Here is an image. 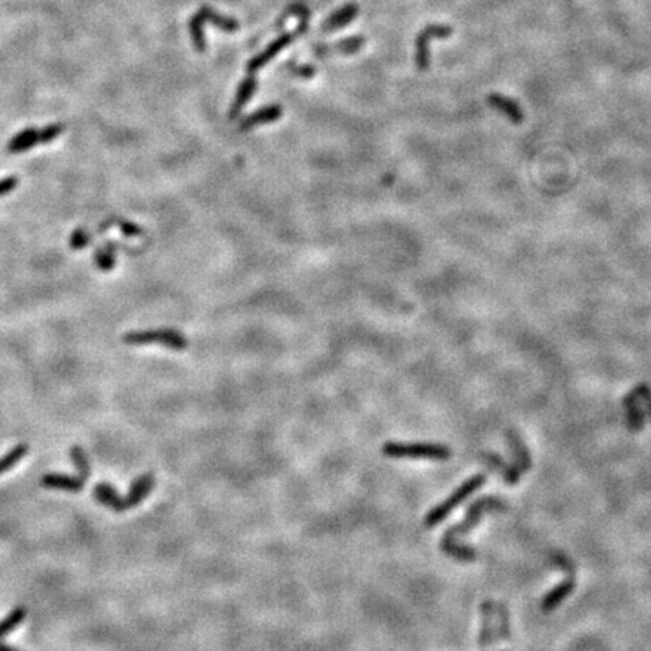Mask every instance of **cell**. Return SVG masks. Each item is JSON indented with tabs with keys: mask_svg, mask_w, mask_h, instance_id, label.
<instances>
[{
	"mask_svg": "<svg viewBox=\"0 0 651 651\" xmlns=\"http://www.w3.org/2000/svg\"><path fill=\"white\" fill-rule=\"evenodd\" d=\"M489 509L490 512L492 509H505V504L501 499H497V497H492V496L482 497V499L477 501L467 509L466 517L460 525H455L445 532L442 543H440L442 551L460 561H475L477 552L474 551V549L460 547L458 544H455V537L457 535L467 534L480 522L481 514L484 512H489Z\"/></svg>",
	"mask_w": 651,
	"mask_h": 651,
	"instance_id": "6da1fadb",
	"label": "cell"
},
{
	"mask_svg": "<svg viewBox=\"0 0 651 651\" xmlns=\"http://www.w3.org/2000/svg\"><path fill=\"white\" fill-rule=\"evenodd\" d=\"M152 487H154V477L151 474H145L132 484L130 492L122 497L107 482L97 484L94 487V497L101 505H105L117 513H122L142 502Z\"/></svg>",
	"mask_w": 651,
	"mask_h": 651,
	"instance_id": "7a4b0ae2",
	"label": "cell"
},
{
	"mask_svg": "<svg viewBox=\"0 0 651 651\" xmlns=\"http://www.w3.org/2000/svg\"><path fill=\"white\" fill-rule=\"evenodd\" d=\"M381 452L391 458H425V460L445 462L451 458L452 451L440 443H403L388 442Z\"/></svg>",
	"mask_w": 651,
	"mask_h": 651,
	"instance_id": "3957f363",
	"label": "cell"
},
{
	"mask_svg": "<svg viewBox=\"0 0 651 651\" xmlns=\"http://www.w3.org/2000/svg\"><path fill=\"white\" fill-rule=\"evenodd\" d=\"M487 481V477L486 475H482V474H478L475 477H472L469 480H466L460 487H458L448 499H445L442 504H439L438 507H434L431 512L425 516V520H424V525L427 528H433V526H436L439 525V523L442 520L446 519V516L451 514L452 509L455 507L460 505L466 497H469L472 493H474L475 490H478L481 486H484V484H486Z\"/></svg>",
	"mask_w": 651,
	"mask_h": 651,
	"instance_id": "277c9868",
	"label": "cell"
},
{
	"mask_svg": "<svg viewBox=\"0 0 651 651\" xmlns=\"http://www.w3.org/2000/svg\"><path fill=\"white\" fill-rule=\"evenodd\" d=\"M124 344L129 346H147V344H160L172 350H184L189 342L180 332L172 329H154V330H137L124 335Z\"/></svg>",
	"mask_w": 651,
	"mask_h": 651,
	"instance_id": "5b68a950",
	"label": "cell"
},
{
	"mask_svg": "<svg viewBox=\"0 0 651 651\" xmlns=\"http://www.w3.org/2000/svg\"><path fill=\"white\" fill-rule=\"evenodd\" d=\"M300 35V32L296 29L295 32H285L282 33L280 36H277L275 41H272L269 46H267L261 53H258L257 56H253L249 62H248V65H246V70L249 74H255L258 70H261L263 67H265L267 63H269L275 56H277L280 52H282V50L290 46L291 43H295L296 41V38Z\"/></svg>",
	"mask_w": 651,
	"mask_h": 651,
	"instance_id": "8992f818",
	"label": "cell"
},
{
	"mask_svg": "<svg viewBox=\"0 0 651 651\" xmlns=\"http://www.w3.org/2000/svg\"><path fill=\"white\" fill-rule=\"evenodd\" d=\"M452 33V29L450 26H442V24H430L423 32H420L416 38V67L424 71L428 68L430 63V55H428V41L433 40V38H448Z\"/></svg>",
	"mask_w": 651,
	"mask_h": 651,
	"instance_id": "52a82bcc",
	"label": "cell"
},
{
	"mask_svg": "<svg viewBox=\"0 0 651 651\" xmlns=\"http://www.w3.org/2000/svg\"><path fill=\"white\" fill-rule=\"evenodd\" d=\"M365 44V36L356 35L351 38H346L334 44H317L312 47V53L317 58H324L330 55H353L357 53Z\"/></svg>",
	"mask_w": 651,
	"mask_h": 651,
	"instance_id": "ba28073f",
	"label": "cell"
},
{
	"mask_svg": "<svg viewBox=\"0 0 651 651\" xmlns=\"http://www.w3.org/2000/svg\"><path fill=\"white\" fill-rule=\"evenodd\" d=\"M257 88H258V80H257V78H255L253 74H249L246 79H243L240 82V85L237 88V92H235V98H234L231 109H229V113H228L229 120L235 121L240 117L241 110H243V107L249 103L250 98L255 94V91H257Z\"/></svg>",
	"mask_w": 651,
	"mask_h": 651,
	"instance_id": "9c48e42d",
	"label": "cell"
},
{
	"mask_svg": "<svg viewBox=\"0 0 651 651\" xmlns=\"http://www.w3.org/2000/svg\"><path fill=\"white\" fill-rule=\"evenodd\" d=\"M280 117H282V107H280L279 105L264 106V107H260L257 112L248 115L245 120H241V122L238 125V130L249 132V130L255 129V127L272 124V122L277 121Z\"/></svg>",
	"mask_w": 651,
	"mask_h": 651,
	"instance_id": "30bf717a",
	"label": "cell"
},
{
	"mask_svg": "<svg viewBox=\"0 0 651 651\" xmlns=\"http://www.w3.org/2000/svg\"><path fill=\"white\" fill-rule=\"evenodd\" d=\"M359 14V6L356 4H347L342 8L337 9L323 21L322 24V31L323 32H334L338 29L346 28L347 24H350L356 17Z\"/></svg>",
	"mask_w": 651,
	"mask_h": 651,
	"instance_id": "8fae6325",
	"label": "cell"
},
{
	"mask_svg": "<svg viewBox=\"0 0 651 651\" xmlns=\"http://www.w3.org/2000/svg\"><path fill=\"white\" fill-rule=\"evenodd\" d=\"M88 477H70V475H59V474H48L41 478V486L46 489H56V490H67V492H80Z\"/></svg>",
	"mask_w": 651,
	"mask_h": 651,
	"instance_id": "7c38bea8",
	"label": "cell"
},
{
	"mask_svg": "<svg viewBox=\"0 0 651 651\" xmlns=\"http://www.w3.org/2000/svg\"><path fill=\"white\" fill-rule=\"evenodd\" d=\"M573 590H574V573L568 574V579H566L563 583L555 586L552 591H549L544 596V598L541 600V609L546 612H551V610L556 609L561 603H563V600L567 598L573 593Z\"/></svg>",
	"mask_w": 651,
	"mask_h": 651,
	"instance_id": "4fadbf2b",
	"label": "cell"
},
{
	"mask_svg": "<svg viewBox=\"0 0 651 651\" xmlns=\"http://www.w3.org/2000/svg\"><path fill=\"white\" fill-rule=\"evenodd\" d=\"M623 407H624V411H625V416H628V425L632 431H640L644 428V418H645V413L644 411L641 408V404H640V398H637V395L635 393V391H632L630 393H628L624 397L623 400Z\"/></svg>",
	"mask_w": 651,
	"mask_h": 651,
	"instance_id": "5bb4252c",
	"label": "cell"
},
{
	"mask_svg": "<svg viewBox=\"0 0 651 651\" xmlns=\"http://www.w3.org/2000/svg\"><path fill=\"white\" fill-rule=\"evenodd\" d=\"M487 103L496 110L504 113L513 124H520L523 121V110L514 100L504 97L501 94H490L487 97Z\"/></svg>",
	"mask_w": 651,
	"mask_h": 651,
	"instance_id": "9a60e30c",
	"label": "cell"
},
{
	"mask_svg": "<svg viewBox=\"0 0 651 651\" xmlns=\"http://www.w3.org/2000/svg\"><path fill=\"white\" fill-rule=\"evenodd\" d=\"M196 14L202 18L203 23H211L213 26L219 28L223 32H235L240 28V24L235 18L223 16V14H221V12L214 11L210 6H202Z\"/></svg>",
	"mask_w": 651,
	"mask_h": 651,
	"instance_id": "2e32d148",
	"label": "cell"
},
{
	"mask_svg": "<svg viewBox=\"0 0 651 651\" xmlns=\"http://www.w3.org/2000/svg\"><path fill=\"white\" fill-rule=\"evenodd\" d=\"M290 17H297L299 18V28L297 31L300 32V35L306 33V31H308L309 28V20H311V11L309 8L306 6L305 4H300V2H296V4H291L282 16H280V18L276 21V28H284V24L287 23V20Z\"/></svg>",
	"mask_w": 651,
	"mask_h": 651,
	"instance_id": "e0dca14e",
	"label": "cell"
},
{
	"mask_svg": "<svg viewBox=\"0 0 651 651\" xmlns=\"http://www.w3.org/2000/svg\"><path fill=\"white\" fill-rule=\"evenodd\" d=\"M36 144H40V130L36 129H24L9 140L8 152L11 154H20V152L32 149Z\"/></svg>",
	"mask_w": 651,
	"mask_h": 651,
	"instance_id": "ac0fdd59",
	"label": "cell"
},
{
	"mask_svg": "<svg viewBox=\"0 0 651 651\" xmlns=\"http://www.w3.org/2000/svg\"><path fill=\"white\" fill-rule=\"evenodd\" d=\"M481 614H482V625H481V635H480V647L486 648L493 644V617H494V606L490 600H486L481 605Z\"/></svg>",
	"mask_w": 651,
	"mask_h": 651,
	"instance_id": "d6986e66",
	"label": "cell"
},
{
	"mask_svg": "<svg viewBox=\"0 0 651 651\" xmlns=\"http://www.w3.org/2000/svg\"><path fill=\"white\" fill-rule=\"evenodd\" d=\"M203 28H206V23L202 21V18L198 14H195L194 17L190 18V21H189L190 38H191V43H194L195 48L198 50L199 53L206 52V48H207L206 31H203Z\"/></svg>",
	"mask_w": 651,
	"mask_h": 651,
	"instance_id": "ffe728a7",
	"label": "cell"
},
{
	"mask_svg": "<svg viewBox=\"0 0 651 651\" xmlns=\"http://www.w3.org/2000/svg\"><path fill=\"white\" fill-rule=\"evenodd\" d=\"M118 248L112 241H107L105 248H98L94 253V261L100 270L103 272H110L115 267V253H117Z\"/></svg>",
	"mask_w": 651,
	"mask_h": 651,
	"instance_id": "44dd1931",
	"label": "cell"
},
{
	"mask_svg": "<svg viewBox=\"0 0 651 651\" xmlns=\"http://www.w3.org/2000/svg\"><path fill=\"white\" fill-rule=\"evenodd\" d=\"M28 452H29V445L20 443V445L14 446V448H12L8 454L0 457V475L5 474V472H8L11 467H14Z\"/></svg>",
	"mask_w": 651,
	"mask_h": 651,
	"instance_id": "7402d4cb",
	"label": "cell"
},
{
	"mask_svg": "<svg viewBox=\"0 0 651 651\" xmlns=\"http://www.w3.org/2000/svg\"><path fill=\"white\" fill-rule=\"evenodd\" d=\"M26 614H28V610L24 609V608H16L14 610H11L9 614L0 621V640H2V637L5 635H8L9 632L14 630L17 625L26 618Z\"/></svg>",
	"mask_w": 651,
	"mask_h": 651,
	"instance_id": "603a6c76",
	"label": "cell"
},
{
	"mask_svg": "<svg viewBox=\"0 0 651 651\" xmlns=\"http://www.w3.org/2000/svg\"><path fill=\"white\" fill-rule=\"evenodd\" d=\"M70 454H71V458H73V463L75 465V467H78V470H79V474L89 478V475H91V467H89V462H88V457H86L85 451L80 448V446L75 445L71 448Z\"/></svg>",
	"mask_w": 651,
	"mask_h": 651,
	"instance_id": "cb8c5ba5",
	"label": "cell"
},
{
	"mask_svg": "<svg viewBox=\"0 0 651 651\" xmlns=\"http://www.w3.org/2000/svg\"><path fill=\"white\" fill-rule=\"evenodd\" d=\"M91 243V235L85 228H78L70 235V248L74 250H82Z\"/></svg>",
	"mask_w": 651,
	"mask_h": 651,
	"instance_id": "d4e9b609",
	"label": "cell"
},
{
	"mask_svg": "<svg viewBox=\"0 0 651 651\" xmlns=\"http://www.w3.org/2000/svg\"><path fill=\"white\" fill-rule=\"evenodd\" d=\"M63 130H65V125L59 124V122L44 127L43 130H40V144L52 142V140H55L58 136H60L63 133Z\"/></svg>",
	"mask_w": 651,
	"mask_h": 651,
	"instance_id": "484cf974",
	"label": "cell"
},
{
	"mask_svg": "<svg viewBox=\"0 0 651 651\" xmlns=\"http://www.w3.org/2000/svg\"><path fill=\"white\" fill-rule=\"evenodd\" d=\"M497 617H499V633H497V637H501L502 641H509V623H508V609L505 608V603L497 605Z\"/></svg>",
	"mask_w": 651,
	"mask_h": 651,
	"instance_id": "4316f807",
	"label": "cell"
},
{
	"mask_svg": "<svg viewBox=\"0 0 651 651\" xmlns=\"http://www.w3.org/2000/svg\"><path fill=\"white\" fill-rule=\"evenodd\" d=\"M633 391L637 395V398L645 403L648 415L651 418V388L647 385V383H640V385H636V388Z\"/></svg>",
	"mask_w": 651,
	"mask_h": 651,
	"instance_id": "83f0119b",
	"label": "cell"
},
{
	"mask_svg": "<svg viewBox=\"0 0 651 651\" xmlns=\"http://www.w3.org/2000/svg\"><path fill=\"white\" fill-rule=\"evenodd\" d=\"M290 71H291V74L297 75V78L311 79L315 75L317 70L312 65H296V63H292V65L290 67Z\"/></svg>",
	"mask_w": 651,
	"mask_h": 651,
	"instance_id": "f1b7e54d",
	"label": "cell"
},
{
	"mask_svg": "<svg viewBox=\"0 0 651 651\" xmlns=\"http://www.w3.org/2000/svg\"><path fill=\"white\" fill-rule=\"evenodd\" d=\"M118 226H120V231L125 235V237H137L142 234V229H140L137 225L132 223V222H127V221H120L118 222Z\"/></svg>",
	"mask_w": 651,
	"mask_h": 651,
	"instance_id": "f546056e",
	"label": "cell"
},
{
	"mask_svg": "<svg viewBox=\"0 0 651 651\" xmlns=\"http://www.w3.org/2000/svg\"><path fill=\"white\" fill-rule=\"evenodd\" d=\"M18 186V178L17 176H6L0 180V196L8 195L9 191L14 190Z\"/></svg>",
	"mask_w": 651,
	"mask_h": 651,
	"instance_id": "4dcf8cb0",
	"label": "cell"
},
{
	"mask_svg": "<svg viewBox=\"0 0 651 651\" xmlns=\"http://www.w3.org/2000/svg\"><path fill=\"white\" fill-rule=\"evenodd\" d=\"M0 651H18V650L12 648V647H9V645H6L4 642H0Z\"/></svg>",
	"mask_w": 651,
	"mask_h": 651,
	"instance_id": "1f68e13d",
	"label": "cell"
}]
</instances>
